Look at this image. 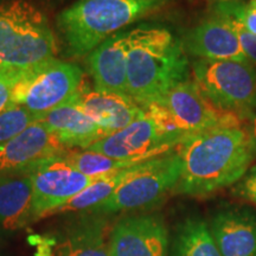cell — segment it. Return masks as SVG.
Here are the masks:
<instances>
[{"label":"cell","mask_w":256,"mask_h":256,"mask_svg":"<svg viewBox=\"0 0 256 256\" xmlns=\"http://www.w3.org/2000/svg\"><path fill=\"white\" fill-rule=\"evenodd\" d=\"M177 151L182 172L174 192L188 196H208L241 180L256 156L240 124L190 134Z\"/></svg>","instance_id":"6da1fadb"},{"label":"cell","mask_w":256,"mask_h":256,"mask_svg":"<svg viewBox=\"0 0 256 256\" xmlns=\"http://www.w3.org/2000/svg\"><path fill=\"white\" fill-rule=\"evenodd\" d=\"M188 80L186 51L171 31L147 24L128 31L127 94L138 104L160 102Z\"/></svg>","instance_id":"7a4b0ae2"},{"label":"cell","mask_w":256,"mask_h":256,"mask_svg":"<svg viewBox=\"0 0 256 256\" xmlns=\"http://www.w3.org/2000/svg\"><path fill=\"white\" fill-rule=\"evenodd\" d=\"M165 2L166 0H78L60 12L57 26L69 56L83 57Z\"/></svg>","instance_id":"3957f363"},{"label":"cell","mask_w":256,"mask_h":256,"mask_svg":"<svg viewBox=\"0 0 256 256\" xmlns=\"http://www.w3.org/2000/svg\"><path fill=\"white\" fill-rule=\"evenodd\" d=\"M57 42L46 16L28 0L0 5V76H24L56 58Z\"/></svg>","instance_id":"277c9868"},{"label":"cell","mask_w":256,"mask_h":256,"mask_svg":"<svg viewBox=\"0 0 256 256\" xmlns=\"http://www.w3.org/2000/svg\"><path fill=\"white\" fill-rule=\"evenodd\" d=\"M191 72L200 90L218 110L244 119L256 108V66L250 60L197 58Z\"/></svg>","instance_id":"5b68a950"},{"label":"cell","mask_w":256,"mask_h":256,"mask_svg":"<svg viewBox=\"0 0 256 256\" xmlns=\"http://www.w3.org/2000/svg\"><path fill=\"white\" fill-rule=\"evenodd\" d=\"M182 160L177 150L136 166L133 174L104 203L90 210L102 215L150 208L177 186Z\"/></svg>","instance_id":"8992f818"},{"label":"cell","mask_w":256,"mask_h":256,"mask_svg":"<svg viewBox=\"0 0 256 256\" xmlns=\"http://www.w3.org/2000/svg\"><path fill=\"white\" fill-rule=\"evenodd\" d=\"M83 84L82 70L76 64L52 58L19 80L12 94V106H20L40 120L75 100Z\"/></svg>","instance_id":"52a82bcc"},{"label":"cell","mask_w":256,"mask_h":256,"mask_svg":"<svg viewBox=\"0 0 256 256\" xmlns=\"http://www.w3.org/2000/svg\"><path fill=\"white\" fill-rule=\"evenodd\" d=\"M95 179L98 178L88 177L72 168L64 154L44 162L31 174L34 220L50 216Z\"/></svg>","instance_id":"ba28073f"},{"label":"cell","mask_w":256,"mask_h":256,"mask_svg":"<svg viewBox=\"0 0 256 256\" xmlns=\"http://www.w3.org/2000/svg\"><path fill=\"white\" fill-rule=\"evenodd\" d=\"M178 146L145 110L124 130L104 136L87 150L114 159L142 162L174 151Z\"/></svg>","instance_id":"9c48e42d"},{"label":"cell","mask_w":256,"mask_h":256,"mask_svg":"<svg viewBox=\"0 0 256 256\" xmlns=\"http://www.w3.org/2000/svg\"><path fill=\"white\" fill-rule=\"evenodd\" d=\"M69 151L40 121L0 145V180L28 174L44 162Z\"/></svg>","instance_id":"30bf717a"},{"label":"cell","mask_w":256,"mask_h":256,"mask_svg":"<svg viewBox=\"0 0 256 256\" xmlns=\"http://www.w3.org/2000/svg\"><path fill=\"white\" fill-rule=\"evenodd\" d=\"M158 104V102H156ZM168 108L186 136L222 124H240L238 115L215 107L194 81H184L172 88L160 101Z\"/></svg>","instance_id":"8fae6325"},{"label":"cell","mask_w":256,"mask_h":256,"mask_svg":"<svg viewBox=\"0 0 256 256\" xmlns=\"http://www.w3.org/2000/svg\"><path fill=\"white\" fill-rule=\"evenodd\" d=\"M168 232L158 215L122 217L110 234V256H168Z\"/></svg>","instance_id":"7c38bea8"},{"label":"cell","mask_w":256,"mask_h":256,"mask_svg":"<svg viewBox=\"0 0 256 256\" xmlns=\"http://www.w3.org/2000/svg\"><path fill=\"white\" fill-rule=\"evenodd\" d=\"M184 49L203 60H249L243 52L232 18L216 14L194 26L184 40Z\"/></svg>","instance_id":"4fadbf2b"},{"label":"cell","mask_w":256,"mask_h":256,"mask_svg":"<svg viewBox=\"0 0 256 256\" xmlns=\"http://www.w3.org/2000/svg\"><path fill=\"white\" fill-rule=\"evenodd\" d=\"M74 102L98 124L104 136L124 130L145 113L130 96L90 89L84 84Z\"/></svg>","instance_id":"5bb4252c"},{"label":"cell","mask_w":256,"mask_h":256,"mask_svg":"<svg viewBox=\"0 0 256 256\" xmlns=\"http://www.w3.org/2000/svg\"><path fill=\"white\" fill-rule=\"evenodd\" d=\"M108 215L83 211L64 224L55 256H110Z\"/></svg>","instance_id":"9a60e30c"},{"label":"cell","mask_w":256,"mask_h":256,"mask_svg":"<svg viewBox=\"0 0 256 256\" xmlns=\"http://www.w3.org/2000/svg\"><path fill=\"white\" fill-rule=\"evenodd\" d=\"M128 31L106 40L88 55L94 89L127 94Z\"/></svg>","instance_id":"2e32d148"},{"label":"cell","mask_w":256,"mask_h":256,"mask_svg":"<svg viewBox=\"0 0 256 256\" xmlns=\"http://www.w3.org/2000/svg\"><path fill=\"white\" fill-rule=\"evenodd\" d=\"M210 232L222 256H256V216L249 210L220 211Z\"/></svg>","instance_id":"e0dca14e"},{"label":"cell","mask_w":256,"mask_h":256,"mask_svg":"<svg viewBox=\"0 0 256 256\" xmlns=\"http://www.w3.org/2000/svg\"><path fill=\"white\" fill-rule=\"evenodd\" d=\"M40 121L68 150H87L104 138L98 124L74 101L44 115Z\"/></svg>","instance_id":"ac0fdd59"},{"label":"cell","mask_w":256,"mask_h":256,"mask_svg":"<svg viewBox=\"0 0 256 256\" xmlns=\"http://www.w3.org/2000/svg\"><path fill=\"white\" fill-rule=\"evenodd\" d=\"M31 174L0 180V236H11L34 222Z\"/></svg>","instance_id":"d6986e66"},{"label":"cell","mask_w":256,"mask_h":256,"mask_svg":"<svg viewBox=\"0 0 256 256\" xmlns=\"http://www.w3.org/2000/svg\"><path fill=\"white\" fill-rule=\"evenodd\" d=\"M136 165L95 179L89 186L86 188L82 192H80L78 194H76L68 203L52 211L50 216L56 215V214H74L92 210L94 208L100 206L101 203H104L106 200H108L121 186V184L133 174Z\"/></svg>","instance_id":"ffe728a7"},{"label":"cell","mask_w":256,"mask_h":256,"mask_svg":"<svg viewBox=\"0 0 256 256\" xmlns=\"http://www.w3.org/2000/svg\"><path fill=\"white\" fill-rule=\"evenodd\" d=\"M172 256H222L210 226L198 217L186 218L179 226Z\"/></svg>","instance_id":"44dd1931"},{"label":"cell","mask_w":256,"mask_h":256,"mask_svg":"<svg viewBox=\"0 0 256 256\" xmlns=\"http://www.w3.org/2000/svg\"><path fill=\"white\" fill-rule=\"evenodd\" d=\"M64 158L72 168L92 178L104 177L120 170L140 164L132 160L114 159L89 150H69L64 153Z\"/></svg>","instance_id":"7402d4cb"},{"label":"cell","mask_w":256,"mask_h":256,"mask_svg":"<svg viewBox=\"0 0 256 256\" xmlns=\"http://www.w3.org/2000/svg\"><path fill=\"white\" fill-rule=\"evenodd\" d=\"M40 121L20 106H12L0 114V145L24 132L32 124Z\"/></svg>","instance_id":"603a6c76"},{"label":"cell","mask_w":256,"mask_h":256,"mask_svg":"<svg viewBox=\"0 0 256 256\" xmlns=\"http://www.w3.org/2000/svg\"><path fill=\"white\" fill-rule=\"evenodd\" d=\"M215 8L216 14L228 16L241 23L249 32L256 34V0H249L248 2H232L216 4Z\"/></svg>","instance_id":"cb8c5ba5"},{"label":"cell","mask_w":256,"mask_h":256,"mask_svg":"<svg viewBox=\"0 0 256 256\" xmlns=\"http://www.w3.org/2000/svg\"><path fill=\"white\" fill-rule=\"evenodd\" d=\"M232 20L234 28H235L236 34H238V36L240 44H241L243 52H244L246 57H247L252 64H255L256 66V34L249 32L241 23L234 20L232 18Z\"/></svg>","instance_id":"d4e9b609"},{"label":"cell","mask_w":256,"mask_h":256,"mask_svg":"<svg viewBox=\"0 0 256 256\" xmlns=\"http://www.w3.org/2000/svg\"><path fill=\"white\" fill-rule=\"evenodd\" d=\"M22 78L20 76H0V114L12 107L14 89Z\"/></svg>","instance_id":"484cf974"},{"label":"cell","mask_w":256,"mask_h":256,"mask_svg":"<svg viewBox=\"0 0 256 256\" xmlns=\"http://www.w3.org/2000/svg\"><path fill=\"white\" fill-rule=\"evenodd\" d=\"M236 192L238 196L256 203V165L249 168L247 174L243 176L236 186Z\"/></svg>","instance_id":"4316f807"},{"label":"cell","mask_w":256,"mask_h":256,"mask_svg":"<svg viewBox=\"0 0 256 256\" xmlns=\"http://www.w3.org/2000/svg\"><path fill=\"white\" fill-rule=\"evenodd\" d=\"M247 120V126H246V132L248 134L249 142L252 147V151H254L256 156V108H254L247 116L244 118Z\"/></svg>","instance_id":"83f0119b"},{"label":"cell","mask_w":256,"mask_h":256,"mask_svg":"<svg viewBox=\"0 0 256 256\" xmlns=\"http://www.w3.org/2000/svg\"><path fill=\"white\" fill-rule=\"evenodd\" d=\"M212 2L216 4H226V2H238V0H211Z\"/></svg>","instance_id":"f1b7e54d"},{"label":"cell","mask_w":256,"mask_h":256,"mask_svg":"<svg viewBox=\"0 0 256 256\" xmlns=\"http://www.w3.org/2000/svg\"><path fill=\"white\" fill-rule=\"evenodd\" d=\"M0 256H2V252H0Z\"/></svg>","instance_id":"f546056e"}]
</instances>
